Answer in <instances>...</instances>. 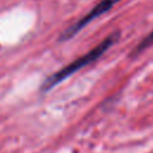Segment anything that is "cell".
I'll use <instances>...</instances> for the list:
<instances>
[{"label": "cell", "mask_w": 153, "mask_h": 153, "mask_svg": "<svg viewBox=\"0 0 153 153\" xmlns=\"http://www.w3.org/2000/svg\"><path fill=\"white\" fill-rule=\"evenodd\" d=\"M121 37V32L120 31H115L112 33H110L108 37H105L99 44H97L94 48H92L90 51H87L86 54H84L82 56L78 57L76 60H74L73 62L68 63L67 66L62 67L61 69H59L57 72H55L54 74L49 75L41 85V91L47 92L49 90H51L53 87H55L59 82L63 81L65 79H67L68 76H71L72 74H74L75 72H78L79 69L86 67L87 65L94 62L96 60H98L108 49H110L115 43H117V41Z\"/></svg>", "instance_id": "6da1fadb"}, {"label": "cell", "mask_w": 153, "mask_h": 153, "mask_svg": "<svg viewBox=\"0 0 153 153\" xmlns=\"http://www.w3.org/2000/svg\"><path fill=\"white\" fill-rule=\"evenodd\" d=\"M121 0H100L87 14H85L82 18H80L78 22H75L74 24H72L71 26H68L59 37V42H66L71 38H73L76 33H79V31H81L85 26H87L91 22H93L94 19H97L98 17L103 16L104 13H106L108 11H110L117 2H120Z\"/></svg>", "instance_id": "7a4b0ae2"}, {"label": "cell", "mask_w": 153, "mask_h": 153, "mask_svg": "<svg viewBox=\"0 0 153 153\" xmlns=\"http://www.w3.org/2000/svg\"><path fill=\"white\" fill-rule=\"evenodd\" d=\"M153 45V30L135 47V49L133 50V53H131V56H135V55H137V54H140V53H142L143 50H146V49H148L149 47H152Z\"/></svg>", "instance_id": "3957f363"}]
</instances>
